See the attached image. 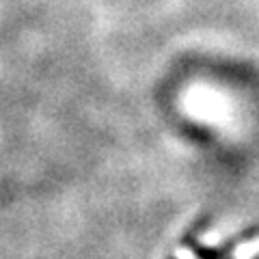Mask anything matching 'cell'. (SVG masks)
I'll return each mask as SVG.
<instances>
[{
  "label": "cell",
  "instance_id": "6da1fadb",
  "mask_svg": "<svg viewBox=\"0 0 259 259\" xmlns=\"http://www.w3.org/2000/svg\"><path fill=\"white\" fill-rule=\"evenodd\" d=\"M168 259H175V257H168Z\"/></svg>",
  "mask_w": 259,
  "mask_h": 259
}]
</instances>
